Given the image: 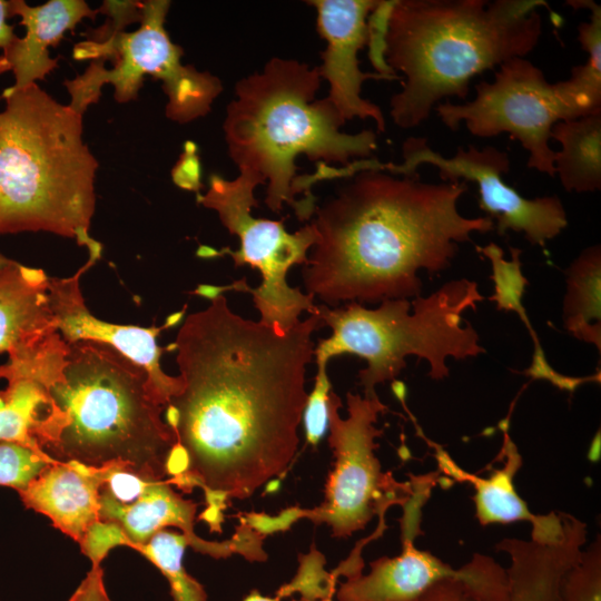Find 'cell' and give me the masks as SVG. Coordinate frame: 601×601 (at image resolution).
Segmentation results:
<instances>
[{
  "instance_id": "obj_4",
  "label": "cell",
  "mask_w": 601,
  "mask_h": 601,
  "mask_svg": "<svg viewBox=\"0 0 601 601\" xmlns=\"http://www.w3.org/2000/svg\"><path fill=\"white\" fill-rule=\"evenodd\" d=\"M48 393L52 411L39 447L51 464L121 465L169 479L177 440L164 417L167 403L141 365L108 344L73 342Z\"/></svg>"
},
{
  "instance_id": "obj_36",
  "label": "cell",
  "mask_w": 601,
  "mask_h": 601,
  "mask_svg": "<svg viewBox=\"0 0 601 601\" xmlns=\"http://www.w3.org/2000/svg\"><path fill=\"white\" fill-rule=\"evenodd\" d=\"M12 260L7 258L6 256H3L1 253H0V268L9 265Z\"/></svg>"
},
{
  "instance_id": "obj_18",
  "label": "cell",
  "mask_w": 601,
  "mask_h": 601,
  "mask_svg": "<svg viewBox=\"0 0 601 601\" xmlns=\"http://www.w3.org/2000/svg\"><path fill=\"white\" fill-rule=\"evenodd\" d=\"M97 13L83 0H50L35 7L23 0L8 1L9 17L21 18L26 35L0 55V73L12 71L16 89L43 80L58 67L49 47H57L67 30H73L85 18L95 19Z\"/></svg>"
},
{
  "instance_id": "obj_29",
  "label": "cell",
  "mask_w": 601,
  "mask_h": 601,
  "mask_svg": "<svg viewBox=\"0 0 601 601\" xmlns=\"http://www.w3.org/2000/svg\"><path fill=\"white\" fill-rule=\"evenodd\" d=\"M302 558L298 574L289 584L282 587L277 598L280 600L296 591L303 594L304 600L332 598L336 590V580L323 570L324 561L321 554L312 552Z\"/></svg>"
},
{
  "instance_id": "obj_34",
  "label": "cell",
  "mask_w": 601,
  "mask_h": 601,
  "mask_svg": "<svg viewBox=\"0 0 601 601\" xmlns=\"http://www.w3.org/2000/svg\"><path fill=\"white\" fill-rule=\"evenodd\" d=\"M8 1L0 0V49L7 50L19 38L14 33V26L7 22Z\"/></svg>"
},
{
  "instance_id": "obj_35",
  "label": "cell",
  "mask_w": 601,
  "mask_h": 601,
  "mask_svg": "<svg viewBox=\"0 0 601 601\" xmlns=\"http://www.w3.org/2000/svg\"><path fill=\"white\" fill-rule=\"evenodd\" d=\"M243 601H279V599L277 597L276 598L263 597L257 591H253Z\"/></svg>"
},
{
  "instance_id": "obj_3",
  "label": "cell",
  "mask_w": 601,
  "mask_h": 601,
  "mask_svg": "<svg viewBox=\"0 0 601 601\" xmlns=\"http://www.w3.org/2000/svg\"><path fill=\"white\" fill-rule=\"evenodd\" d=\"M544 0H395L384 60L403 77L390 99L401 129L425 121L444 98L465 99L471 80L532 52L543 31Z\"/></svg>"
},
{
  "instance_id": "obj_31",
  "label": "cell",
  "mask_w": 601,
  "mask_h": 601,
  "mask_svg": "<svg viewBox=\"0 0 601 601\" xmlns=\"http://www.w3.org/2000/svg\"><path fill=\"white\" fill-rule=\"evenodd\" d=\"M395 0L378 1L377 6L367 18L370 60L377 73L401 79L397 73L393 72L384 60L385 35L388 17Z\"/></svg>"
},
{
  "instance_id": "obj_20",
  "label": "cell",
  "mask_w": 601,
  "mask_h": 601,
  "mask_svg": "<svg viewBox=\"0 0 601 601\" xmlns=\"http://www.w3.org/2000/svg\"><path fill=\"white\" fill-rule=\"evenodd\" d=\"M99 485L95 469L52 463L19 495L27 508L49 518L55 528L81 545L99 523Z\"/></svg>"
},
{
  "instance_id": "obj_26",
  "label": "cell",
  "mask_w": 601,
  "mask_h": 601,
  "mask_svg": "<svg viewBox=\"0 0 601 601\" xmlns=\"http://www.w3.org/2000/svg\"><path fill=\"white\" fill-rule=\"evenodd\" d=\"M479 252L483 253L491 260L493 267L491 278L495 280L496 292L490 299L497 303L499 309L505 308L518 312L528 324L525 312L520 303L524 286L528 283L520 270L521 250L511 247V262L504 260L503 250L493 243L479 248Z\"/></svg>"
},
{
  "instance_id": "obj_2",
  "label": "cell",
  "mask_w": 601,
  "mask_h": 601,
  "mask_svg": "<svg viewBox=\"0 0 601 601\" xmlns=\"http://www.w3.org/2000/svg\"><path fill=\"white\" fill-rule=\"evenodd\" d=\"M336 196L315 207L316 231L303 269L306 294L324 305L382 303L421 295L420 270L446 269L473 233L494 221L469 218L459 200L465 181L425 183L412 176L363 170Z\"/></svg>"
},
{
  "instance_id": "obj_32",
  "label": "cell",
  "mask_w": 601,
  "mask_h": 601,
  "mask_svg": "<svg viewBox=\"0 0 601 601\" xmlns=\"http://www.w3.org/2000/svg\"><path fill=\"white\" fill-rule=\"evenodd\" d=\"M200 173L196 146L188 141L186 142L184 152L173 169V180L180 188L198 194L201 188Z\"/></svg>"
},
{
  "instance_id": "obj_8",
  "label": "cell",
  "mask_w": 601,
  "mask_h": 601,
  "mask_svg": "<svg viewBox=\"0 0 601 601\" xmlns=\"http://www.w3.org/2000/svg\"><path fill=\"white\" fill-rule=\"evenodd\" d=\"M169 7L167 0L142 1L137 30L127 32L104 26L95 30L91 38L75 46V59H92V62L82 75L65 81L71 109L83 115L99 100L102 86L107 83L114 86L118 102L134 100L144 77L151 76L162 82L168 119L186 124L211 110L214 100L223 91L221 80L183 65L184 50L170 40L165 29Z\"/></svg>"
},
{
  "instance_id": "obj_15",
  "label": "cell",
  "mask_w": 601,
  "mask_h": 601,
  "mask_svg": "<svg viewBox=\"0 0 601 601\" xmlns=\"http://www.w3.org/2000/svg\"><path fill=\"white\" fill-rule=\"evenodd\" d=\"M307 3L317 11V31L326 42L323 63L318 66L322 80L329 83L325 99L344 124L354 118H371L378 131H385L382 109L361 97L362 83L368 79H394L362 71L357 57L368 41L367 18L378 0H311Z\"/></svg>"
},
{
  "instance_id": "obj_37",
  "label": "cell",
  "mask_w": 601,
  "mask_h": 601,
  "mask_svg": "<svg viewBox=\"0 0 601 601\" xmlns=\"http://www.w3.org/2000/svg\"><path fill=\"white\" fill-rule=\"evenodd\" d=\"M300 601H312V600H304V599H302ZM315 601H316V600H315ZM319 601H332V598L321 599Z\"/></svg>"
},
{
  "instance_id": "obj_16",
  "label": "cell",
  "mask_w": 601,
  "mask_h": 601,
  "mask_svg": "<svg viewBox=\"0 0 601 601\" xmlns=\"http://www.w3.org/2000/svg\"><path fill=\"white\" fill-rule=\"evenodd\" d=\"M89 259L72 276L66 278H48V297L56 326L67 343L95 341L105 343L135 363L141 365L149 374L154 385L168 404L181 386L179 376H170L160 367L164 348L158 346L160 332L177 324L185 311L170 315L161 326L139 327L119 325L99 319L86 306L80 290V277L93 265Z\"/></svg>"
},
{
  "instance_id": "obj_11",
  "label": "cell",
  "mask_w": 601,
  "mask_h": 601,
  "mask_svg": "<svg viewBox=\"0 0 601 601\" xmlns=\"http://www.w3.org/2000/svg\"><path fill=\"white\" fill-rule=\"evenodd\" d=\"M434 109L453 131L464 122L476 137L509 134L529 151L528 167L551 177H555V151L549 145L552 127L561 120L593 114L568 80L550 83L543 71L525 58L502 63L492 82L479 81L473 100H446Z\"/></svg>"
},
{
  "instance_id": "obj_22",
  "label": "cell",
  "mask_w": 601,
  "mask_h": 601,
  "mask_svg": "<svg viewBox=\"0 0 601 601\" xmlns=\"http://www.w3.org/2000/svg\"><path fill=\"white\" fill-rule=\"evenodd\" d=\"M550 137L561 145L554 168L568 193L601 188V111L558 121Z\"/></svg>"
},
{
  "instance_id": "obj_28",
  "label": "cell",
  "mask_w": 601,
  "mask_h": 601,
  "mask_svg": "<svg viewBox=\"0 0 601 601\" xmlns=\"http://www.w3.org/2000/svg\"><path fill=\"white\" fill-rule=\"evenodd\" d=\"M51 462L31 447L0 443V485L24 490Z\"/></svg>"
},
{
  "instance_id": "obj_17",
  "label": "cell",
  "mask_w": 601,
  "mask_h": 601,
  "mask_svg": "<svg viewBox=\"0 0 601 601\" xmlns=\"http://www.w3.org/2000/svg\"><path fill=\"white\" fill-rule=\"evenodd\" d=\"M48 276L14 260L0 268V354L30 359L63 339L48 297Z\"/></svg>"
},
{
  "instance_id": "obj_6",
  "label": "cell",
  "mask_w": 601,
  "mask_h": 601,
  "mask_svg": "<svg viewBox=\"0 0 601 601\" xmlns=\"http://www.w3.org/2000/svg\"><path fill=\"white\" fill-rule=\"evenodd\" d=\"M0 111V235L47 231L72 238L97 262L89 234L98 162L82 139V115L37 83L4 89Z\"/></svg>"
},
{
  "instance_id": "obj_1",
  "label": "cell",
  "mask_w": 601,
  "mask_h": 601,
  "mask_svg": "<svg viewBox=\"0 0 601 601\" xmlns=\"http://www.w3.org/2000/svg\"><path fill=\"white\" fill-rule=\"evenodd\" d=\"M194 293L210 303L184 319L169 346L181 386L164 413L177 440L168 481L200 487V519L219 531L231 500L249 497L293 461L312 334L325 325L317 313L283 331L234 313L216 286Z\"/></svg>"
},
{
  "instance_id": "obj_30",
  "label": "cell",
  "mask_w": 601,
  "mask_h": 601,
  "mask_svg": "<svg viewBox=\"0 0 601 601\" xmlns=\"http://www.w3.org/2000/svg\"><path fill=\"white\" fill-rule=\"evenodd\" d=\"M331 382L327 366H317V374L312 392L307 395L303 421L306 442L316 446L325 435L329 423Z\"/></svg>"
},
{
  "instance_id": "obj_27",
  "label": "cell",
  "mask_w": 601,
  "mask_h": 601,
  "mask_svg": "<svg viewBox=\"0 0 601 601\" xmlns=\"http://www.w3.org/2000/svg\"><path fill=\"white\" fill-rule=\"evenodd\" d=\"M563 601L601 600V550L600 541L583 549L577 562L564 577Z\"/></svg>"
},
{
  "instance_id": "obj_12",
  "label": "cell",
  "mask_w": 601,
  "mask_h": 601,
  "mask_svg": "<svg viewBox=\"0 0 601 601\" xmlns=\"http://www.w3.org/2000/svg\"><path fill=\"white\" fill-rule=\"evenodd\" d=\"M563 530L552 541L504 539L496 548L510 558L504 569L475 553L467 574L442 580L412 601H563L564 577L587 542V524L561 513Z\"/></svg>"
},
{
  "instance_id": "obj_33",
  "label": "cell",
  "mask_w": 601,
  "mask_h": 601,
  "mask_svg": "<svg viewBox=\"0 0 601 601\" xmlns=\"http://www.w3.org/2000/svg\"><path fill=\"white\" fill-rule=\"evenodd\" d=\"M68 601H111L104 579L100 564H92Z\"/></svg>"
},
{
  "instance_id": "obj_14",
  "label": "cell",
  "mask_w": 601,
  "mask_h": 601,
  "mask_svg": "<svg viewBox=\"0 0 601 601\" xmlns=\"http://www.w3.org/2000/svg\"><path fill=\"white\" fill-rule=\"evenodd\" d=\"M99 480V523L114 529L119 544L147 543L166 526H176L195 551L215 559L234 553L248 560L266 559L260 541L265 536L242 523L230 540L200 539L194 530L197 504L184 499L168 480H155L121 465L95 469Z\"/></svg>"
},
{
  "instance_id": "obj_10",
  "label": "cell",
  "mask_w": 601,
  "mask_h": 601,
  "mask_svg": "<svg viewBox=\"0 0 601 601\" xmlns=\"http://www.w3.org/2000/svg\"><path fill=\"white\" fill-rule=\"evenodd\" d=\"M262 185L250 175L240 174L227 180L217 174L209 177L205 194H196L197 203L217 213L220 223L239 239V249L215 250L200 246L197 254L203 257L229 255L235 266L249 265L262 275V283L250 288L244 279L233 285L217 287L248 292L260 315V322L288 331L299 322L303 312L318 313L314 297L292 287L287 283L288 270L295 265H306L308 250L316 242L312 224L295 233H288L283 220L256 218L252 208L257 206L254 191Z\"/></svg>"
},
{
  "instance_id": "obj_13",
  "label": "cell",
  "mask_w": 601,
  "mask_h": 601,
  "mask_svg": "<svg viewBox=\"0 0 601 601\" xmlns=\"http://www.w3.org/2000/svg\"><path fill=\"white\" fill-rule=\"evenodd\" d=\"M401 164H382V170L396 176L417 174L422 165L439 169L442 181H472L477 185L480 208L493 221L496 230L504 236L509 230L523 233L532 245L545 246L566 226L568 218L562 201L556 196L529 199L503 180L510 170V158L493 146L482 149L470 145L459 147L451 157L432 149L424 137H408L402 146Z\"/></svg>"
},
{
  "instance_id": "obj_23",
  "label": "cell",
  "mask_w": 601,
  "mask_h": 601,
  "mask_svg": "<svg viewBox=\"0 0 601 601\" xmlns=\"http://www.w3.org/2000/svg\"><path fill=\"white\" fill-rule=\"evenodd\" d=\"M600 276L601 248H585L566 270L568 289L563 303L566 331L600 351Z\"/></svg>"
},
{
  "instance_id": "obj_9",
  "label": "cell",
  "mask_w": 601,
  "mask_h": 601,
  "mask_svg": "<svg viewBox=\"0 0 601 601\" xmlns=\"http://www.w3.org/2000/svg\"><path fill=\"white\" fill-rule=\"evenodd\" d=\"M347 417L339 416L341 398L329 394V446L335 464L329 473L324 501L313 509L289 508L276 516L250 513L242 523L266 535L287 529L300 519L314 524L325 523L336 538L349 536L362 530L375 514L395 504L402 506L414 494V484L397 482L384 473L375 455L383 430L375 426L378 414L388 411L378 396L366 397L351 392L346 395ZM413 482V481H412Z\"/></svg>"
},
{
  "instance_id": "obj_5",
  "label": "cell",
  "mask_w": 601,
  "mask_h": 601,
  "mask_svg": "<svg viewBox=\"0 0 601 601\" xmlns=\"http://www.w3.org/2000/svg\"><path fill=\"white\" fill-rule=\"evenodd\" d=\"M321 82L318 66L273 57L236 83L223 124L238 171L267 184L265 204L272 211L279 213L286 203L299 220L311 218L315 205L295 197L298 156L346 166L368 159L377 147L371 129L341 131L344 121L333 105L315 100Z\"/></svg>"
},
{
  "instance_id": "obj_21",
  "label": "cell",
  "mask_w": 601,
  "mask_h": 601,
  "mask_svg": "<svg viewBox=\"0 0 601 601\" xmlns=\"http://www.w3.org/2000/svg\"><path fill=\"white\" fill-rule=\"evenodd\" d=\"M435 449L439 465L445 473L474 485L476 516L482 525L529 521L532 525L531 539L552 541L561 535V513L534 515L516 493L513 477L522 465V459L506 433L502 447V454L506 459L504 466L493 470L489 477H479L461 470L443 450L436 446Z\"/></svg>"
},
{
  "instance_id": "obj_24",
  "label": "cell",
  "mask_w": 601,
  "mask_h": 601,
  "mask_svg": "<svg viewBox=\"0 0 601 601\" xmlns=\"http://www.w3.org/2000/svg\"><path fill=\"white\" fill-rule=\"evenodd\" d=\"M7 382L6 391L0 393V441L41 452L38 437L52 411L48 388L31 377Z\"/></svg>"
},
{
  "instance_id": "obj_25",
  "label": "cell",
  "mask_w": 601,
  "mask_h": 601,
  "mask_svg": "<svg viewBox=\"0 0 601 601\" xmlns=\"http://www.w3.org/2000/svg\"><path fill=\"white\" fill-rule=\"evenodd\" d=\"M188 540L183 533L161 530L147 543L131 546L155 564L170 585L174 601H206L203 585L183 564Z\"/></svg>"
},
{
  "instance_id": "obj_19",
  "label": "cell",
  "mask_w": 601,
  "mask_h": 601,
  "mask_svg": "<svg viewBox=\"0 0 601 601\" xmlns=\"http://www.w3.org/2000/svg\"><path fill=\"white\" fill-rule=\"evenodd\" d=\"M416 534H402L403 550L394 558L372 562L368 573L346 578L335 590L337 601H412L433 584L463 577L470 562L453 569L430 552L413 544Z\"/></svg>"
},
{
  "instance_id": "obj_7",
  "label": "cell",
  "mask_w": 601,
  "mask_h": 601,
  "mask_svg": "<svg viewBox=\"0 0 601 601\" xmlns=\"http://www.w3.org/2000/svg\"><path fill=\"white\" fill-rule=\"evenodd\" d=\"M483 298L475 282L461 278L428 296L387 299L373 309L356 302L334 308L317 305L318 316L332 329L314 348L317 366L342 354L362 357L367 366L358 380L366 397L377 395V384L395 380L410 355L428 363L431 378L443 380L447 358L462 361L485 352L476 331L463 319L464 312L476 309Z\"/></svg>"
}]
</instances>
